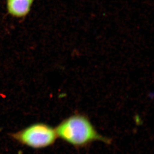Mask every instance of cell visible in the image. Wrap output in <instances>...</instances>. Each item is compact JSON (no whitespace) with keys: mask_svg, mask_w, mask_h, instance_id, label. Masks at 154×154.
Segmentation results:
<instances>
[{"mask_svg":"<svg viewBox=\"0 0 154 154\" xmlns=\"http://www.w3.org/2000/svg\"><path fill=\"white\" fill-rule=\"evenodd\" d=\"M57 136L76 148L86 147L94 142L110 144L111 140L98 132L85 115L75 114L66 118L55 128Z\"/></svg>","mask_w":154,"mask_h":154,"instance_id":"cell-1","label":"cell"},{"mask_svg":"<svg viewBox=\"0 0 154 154\" xmlns=\"http://www.w3.org/2000/svg\"><path fill=\"white\" fill-rule=\"evenodd\" d=\"M34 0H8V12L14 17L22 18L28 15Z\"/></svg>","mask_w":154,"mask_h":154,"instance_id":"cell-3","label":"cell"},{"mask_svg":"<svg viewBox=\"0 0 154 154\" xmlns=\"http://www.w3.org/2000/svg\"><path fill=\"white\" fill-rule=\"evenodd\" d=\"M12 137L21 144L35 149L52 145L57 138L55 129L46 124H35L14 134Z\"/></svg>","mask_w":154,"mask_h":154,"instance_id":"cell-2","label":"cell"}]
</instances>
